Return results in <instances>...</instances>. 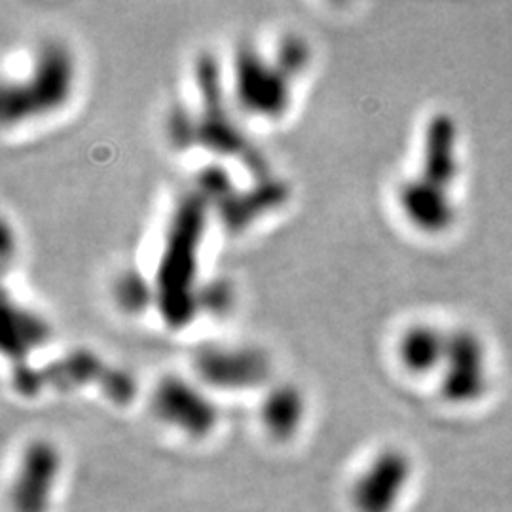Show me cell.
Wrapping results in <instances>:
<instances>
[{"instance_id": "cell-1", "label": "cell", "mask_w": 512, "mask_h": 512, "mask_svg": "<svg viewBox=\"0 0 512 512\" xmlns=\"http://www.w3.org/2000/svg\"><path fill=\"white\" fill-rule=\"evenodd\" d=\"M211 205L194 190L175 205L165 230L164 247L154 274L156 308L171 330L186 329L198 315L200 247Z\"/></svg>"}, {"instance_id": "cell-2", "label": "cell", "mask_w": 512, "mask_h": 512, "mask_svg": "<svg viewBox=\"0 0 512 512\" xmlns=\"http://www.w3.org/2000/svg\"><path fill=\"white\" fill-rule=\"evenodd\" d=\"M76 61L61 40H44L25 78H6L0 92L4 126H18L63 109L74 93Z\"/></svg>"}, {"instance_id": "cell-3", "label": "cell", "mask_w": 512, "mask_h": 512, "mask_svg": "<svg viewBox=\"0 0 512 512\" xmlns=\"http://www.w3.org/2000/svg\"><path fill=\"white\" fill-rule=\"evenodd\" d=\"M194 80L200 93L198 112V148L224 158H238L256 179L270 177L268 164L260 152L245 139L226 107L219 59L203 52L194 63Z\"/></svg>"}, {"instance_id": "cell-4", "label": "cell", "mask_w": 512, "mask_h": 512, "mask_svg": "<svg viewBox=\"0 0 512 512\" xmlns=\"http://www.w3.org/2000/svg\"><path fill=\"white\" fill-rule=\"evenodd\" d=\"M232 90L239 109L264 120H279L291 107L293 80L272 57L258 52L249 42H241L234 54Z\"/></svg>"}, {"instance_id": "cell-5", "label": "cell", "mask_w": 512, "mask_h": 512, "mask_svg": "<svg viewBox=\"0 0 512 512\" xmlns=\"http://www.w3.org/2000/svg\"><path fill=\"white\" fill-rule=\"evenodd\" d=\"M439 389L446 403L469 406L480 403L492 384L490 353L484 338L473 329L450 330Z\"/></svg>"}, {"instance_id": "cell-6", "label": "cell", "mask_w": 512, "mask_h": 512, "mask_svg": "<svg viewBox=\"0 0 512 512\" xmlns=\"http://www.w3.org/2000/svg\"><path fill=\"white\" fill-rule=\"evenodd\" d=\"M192 368L200 382L219 391L258 389L272 378V359L256 346L207 344L196 349Z\"/></svg>"}, {"instance_id": "cell-7", "label": "cell", "mask_w": 512, "mask_h": 512, "mask_svg": "<svg viewBox=\"0 0 512 512\" xmlns=\"http://www.w3.org/2000/svg\"><path fill=\"white\" fill-rule=\"evenodd\" d=\"M156 420L181 431L190 439L209 437L219 423V406L190 380L177 374L160 378L150 397Z\"/></svg>"}, {"instance_id": "cell-8", "label": "cell", "mask_w": 512, "mask_h": 512, "mask_svg": "<svg viewBox=\"0 0 512 512\" xmlns=\"http://www.w3.org/2000/svg\"><path fill=\"white\" fill-rule=\"evenodd\" d=\"M414 475L412 458L401 448H384L357 478L351 501L357 512H393Z\"/></svg>"}, {"instance_id": "cell-9", "label": "cell", "mask_w": 512, "mask_h": 512, "mask_svg": "<svg viewBox=\"0 0 512 512\" xmlns=\"http://www.w3.org/2000/svg\"><path fill=\"white\" fill-rule=\"evenodd\" d=\"M397 205L410 228L429 238L448 234L458 222L454 190L431 183L418 173L399 184Z\"/></svg>"}, {"instance_id": "cell-10", "label": "cell", "mask_w": 512, "mask_h": 512, "mask_svg": "<svg viewBox=\"0 0 512 512\" xmlns=\"http://www.w3.org/2000/svg\"><path fill=\"white\" fill-rule=\"evenodd\" d=\"M61 471V454L54 442L37 439L27 444L12 486L16 512H48Z\"/></svg>"}, {"instance_id": "cell-11", "label": "cell", "mask_w": 512, "mask_h": 512, "mask_svg": "<svg viewBox=\"0 0 512 512\" xmlns=\"http://www.w3.org/2000/svg\"><path fill=\"white\" fill-rule=\"evenodd\" d=\"M418 175L454 190L461 175V129L454 114L439 110L429 116L421 137Z\"/></svg>"}, {"instance_id": "cell-12", "label": "cell", "mask_w": 512, "mask_h": 512, "mask_svg": "<svg viewBox=\"0 0 512 512\" xmlns=\"http://www.w3.org/2000/svg\"><path fill=\"white\" fill-rule=\"evenodd\" d=\"M289 184L272 177L256 179L245 190H236L224 202H220L215 211L220 224L226 232L239 234L247 230L251 224L268 213L281 207L289 200Z\"/></svg>"}, {"instance_id": "cell-13", "label": "cell", "mask_w": 512, "mask_h": 512, "mask_svg": "<svg viewBox=\"0 0 512 512\" xmlns=\"http://www.w3.org/2000/svg\"><path fill=\"white\" fill-rule=\"evenodd\" d=\"M450 330L435 323H412L397 340V359L412 376L439 374L448 349Z\"/></svg>"}, {"instance_id": "cell-14", "label": "cell", "mask_w": 512, "mask_h": 512, "mask_svg": "<svg viewBox=\"0 0 512 512\" xmlns=\"http://www.w3.org/2000/svg\"><path fill=\"white\" fill-rule=\"evenodd\" d=\"M260 423L270 439L287 442L300 431L306 416V397L294 384H277L268 389L260 403Z\"/></svg>"}, {"instance_id": "cell-15", "label": "cell", "mask_w": 512, "mask_h": 512, "mask_svg": "<svg viewBox=\"0 0 512 512\" xmlns=\"http://www.w3.org/2000/svg\"><path fill=\"white\" fill-rule=\"evenodd\" d=\"M4 315L6 334L2 338V353L12 361V365L25 363L33 351L42 348L50 340V325L35 311L10 300L4 302Z\"/></svg>"}, {"instance_id": "cell-16", "label": "cell", "mask_w": 512, "mask_h": 512, "mask_svg": "<svg viewBox=\"0 0 512 512\" xmlns=\"http://www.w3.org/2000/svg\"><path fill=\"white\" fill-rule=\"evenodd\" d=\"M109 363L93 349L73 348L42 368L46 389L69 393L86 385H99Z\"/></svg>"}, {"instance_id": "cell-17", "label": "cell", "mask_w": 512, "mask_h": 512, "mask_svg": "<svg viewBox=\"0 0 512 512\" xmlns=\"http://www.w3.org/2000/svg\"><path fill=\"white\" fill-rule=\"evenodd\" d=\"M112 298L126 315H141L150 306H156L154 281L135 268L122 270L112 283Z\"/></svg>"}, {"instance_id": "cell-18", "label": "cell", "mask_w": 512, "mask_h": 512, "mask_svg": "<svg viewBox=\"0 0 512 512\" xmlns=\"http://www.w3.org/2000/svg\"><path fill=\"white\" fill-rule=\"evenodd\" d=\"M275 65L287 74L291 80L308 71L311 63V46L306 38L300 33H283L277 38L274 54H272Z\"/></svg>"}, {"instance_id": "cell-19", "label": "cell", "mask_w": 512, "mask_h": 512, "mask_svg": "<svg viewBox=\"0 0 512 512\" xmlns=\"http://www.w3.org/2000/svg\"><path fill=\"white\" fill-rule=\"evenodd\" d=\"M167 141L175 150H192L198 147V112L184 103L173 105L167 112Z\"/></svg>"}, {"instance_id": "cell-20", "label": "cell", "mask_w": 512, "mask_h": 512, "mask_svg": "<svg viewBox=\"0 0 512 512\" xmlns=\"http://www.w3.org/2000/svg\"><path fill=\"white\" fill-rule=\"evenodd\" d=\"M236 190L238 186L224 165H203L202 169L196 173L194 192H198L203 200L211 205V209L217 207L220 202H224L228 196H232Z\"/></svg>"}, {"instance_id": "cell-21", "label": "cell", "mask_w": 512, "mask_h": 512, "mask_svg": "<svg viewBox=\"0 0 512 512\" xmlns=\"http://www.w3.org/2000/svg\"><path fill=\"white\" fill-rule=\"evenodd\" d=\"M97 387L105 399H109L110 403L118 404V406H128L137 397L135 378L129 374L126 368H120V366H107Z\"/></svg>"}, {"instance_id": "cell-22", "label": "cell", "mask_w": 512, "mask_h": 512, "mask_svg": "<svg viewBox=\"0 0 512 512\" xmlns=\"http://www.w3.org/2000/svg\"><path fill=\"white\" fill-rule=\"evenodd\" d=\"M234 306V289L228 281L215 279L198 289V308L200 313L226 315Z\"/></svg>"}, {"instance_id": "cell-23", "label": "cell", "mask_w": 512, "mask_h": 512, "mask_svg": "<svg viewBox=\"0 0 512 512\" xmlns=\"http://www.w3.org/2000/svg\"><path fill=\"white\" fill-rule=\"evenodd\" d=\"M12 366H14V370H12V385H14V391L19 393L21 397L35 399L46 389L44 378H42V368H35V366L29 365V361Z\"/></svg>"}]
</instances>
